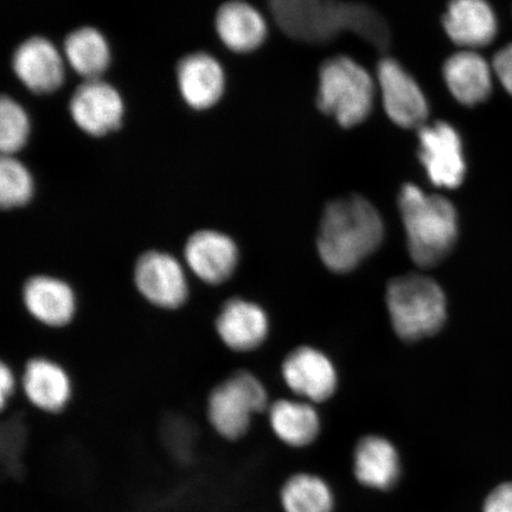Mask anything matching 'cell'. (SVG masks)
<instances>
[{"label": "cell", "instance_id": "21", "mask_svg": "<svg viewBox=\"0 0 512 512\" xmlns=\"http://www.w3.org/2000/svg\"><path fill=\"white\" fill-rule=\"evenodd\" d=\"M354 471L361 484L377 490H388L400 477L399 453L387 439L370 435L356 447Z\"/></svg>", "mask_w": 512, "mask_h": 512}, {"label": "cell", "instance_id": "5", "mask_svg": "<svg viewBox=\"0 0 512 512\" xmlns=\"http://www.w3.org/2000/svg\"><path fill=\"white\" fill-rule=\"evenodd\" d=\"M373 79L360 64L336 56L320 67L317 106L343 127H354L369 117L374 105Z\"/></svg>", "mask_w": 512, "mask_h": 512}, {"label": "cell", "instance_id": "2", "mask_svg": "<svg viewBox=\"0 0 512 512\" xmlns=\"http://www.w3.org/2000/svg\"><path fill=\"white\" fill-rule=\"evenodd\" d=\"M383 235L381 216L366 198H339L324 210L317 240L318 253L331 271L347 273L380 247Z\"/></svg>", "mask_w": 512, "mask_h": 512}, {"label": "cell", "instance_id": "14", "mask_svg": "<svg viewBox=\"0 0 512 512\" xmlns=\"http://www.w3.org/2000/svg\"><path fill=\"white\" fill-rule=\"evenodd\" d=\"M22 299L30 315L49 328L67 326L78 310L73 287L67 281L46 274L25 281Z\"/></svg>", "mask_w": 512, "mask_h": 512}, {"label": "cell", "instance_id": "25", "mask_svg": "<svg viewBox=\"0 0 512 512\" xmlns=\"http://www.w3.org/2000/svg\"><path fill=\"white\" fill-rule=\"evenodd\" d=\"M35 183L29 169L15 156L0 160V204L5 210L21 208L34 197Z\"/></svg>", "mask_w": 512, "mask_h": 512}, {"label": "cell", "instance_id": "16", "mask_svg": "<svg viewBox=\"0 0 512 512\" xmlns=\"http://www.w3.org/2000/svg\"><path fill=\"white\" fill-rule=\"evenodd\" d=\"M283 375L294 393L315 402L331 398L337 386L334 366L322 352L312 348H299L287 356Z\"/></svg>", "mask_w": 512, "mask_h": 512}, {"label": "cell", "instance_id": "24", "mask_svg": "<svg viewBox=\"0 0 512 512\" xmlns=\"http://www.w3.org/2000/svg\"><path fill=\"white\" fill-rule=\"evenodd\" d=\"M281 504L285 512H331L334 496L322 478L299 473L285 483Z\"/></svg>", "mask_w": 512, "mask_h": 512}, {"label": "cell", "instance_id": "6", "mask_svg": "<svg viewBox=\"0 0 512 512\" xmlns=\"http://www.w3.org/2000/svg\"><path fill=\"white\" fill-rule=\"evenodd\" d=\"M266 408L264 384L253 374L241 370L211 390L207 418L217 435L224 440L236 441L247 434L253 415Z\"/></svg>", "mask_w": 512, "mask_h": 512}, {"label": "cell", "instance_id": "1", "mask_svg": "<svg viewBox=\"0 0 512 512\" xmlns=\"http://www.w3.org/2000/svg\"><path fill=\"white\" fill-rule=\"evenodd\" d=\"M278 27L293 40L323 44L352 32L379 51L392 41L389 25L379 11L342 0H268Z\"/></svg>", "mask_w": 512, "mask_h": 512}, {"label": "cell", "instance_id": "29", "mask_svg": "<svg viewBox=\"0 0 512 512\" xmlns=\"http://www.w3.org/2000/svg\"><path fill=\"white\" fill-rule=\"evenodd\" d=\"M16 389V376L6 363L0 367V405L4 409L6 403L12 398Z\"/></svg>", "mask_w": 512, "mask_h": 512}, {"label": "cell", "instance_id": "22", "mask_svg": "<svg viewBox=\"0 0 512 512\" xmlns=\"http://www.w3.org/2000/svg\"><path fill=\"white\" fill-rule=\"evenodd\" d=\"M63 51L69 66L86 80L101 79L110 67V44L98 29L82 27L70 32Z\"/></svg>", "mask_w": 512, "mask_h": 512}, {"label": "cell", "instance_id": "27", "mask_svg": "<svg viewBox=\"0 0 512 512\" xmlns=\"http://www.w3.org/2000/svg\"><path fill=\"white\" fill-rule=\"evenodd\" d=\"M483 512H512V483L499 485L484 503Z\"/></svg>", "mask_w": 512, "mask_h": 512}, {"label": "cell", "instance_id": "9", "mask_svg": "<svg viewBox=\"0 0 512 512\" xmlns=\"http://www.w3.org/2000/svg\"><path fill=\"white\" fill-rule=\"evenodd\" d=\"M384 111L394 124L403 128L426 125L428 102L424 92L401 64L386 57L377 67Z\"/></svg>", "mask_w": 512, "mask_h": 512}, {"label": "cell", "instance_id": "26", "mask_svg": "<svg viewBox=\"0 0 512 512\" xmlns=\"http://www.w3.org/2000/svg\"><path fill=\"white\" fill-rule=\"evenodd\" d=\"M31 132L30 118L21 104L4 95L0 101V150L3 156H15L27 145Z\"/></svg>", "mask_w": 512, "mask_h": 512}, {"label": "cell", "instance_id": "13", "mask_svg": "<svg viewBox=\"0 0 512 512\" xmlns=\"http://www.w3.org/2000/svg\"><path fill=\"white\" fill-rule=\"evenodd\" d=\"M179 93L192 110L214 107L226 88V75L213 55L196 51L184 56L176 69Z\"/></svg>", "mask_w": 512, "mask_h": 512}, {"label": "cell", "instance_id": "20", "mask_svg": "<svg viewBox=\"0 0 512 512\" xmlns=\"http://www.w3.org/2000/svg\"><path fill=\"white\" fill-rule=\"evenodd\" d=\"M491 69L482 56L472 50L460 51L444 66V79L453 98L465 106H476L492 91Z\"/></svg>", "mask_w": 512, "mask_h": 512}, {"label": "cell", "instance_id": "17", "mask_svg": "<svg viewBox=\"0 0 512 512\" xmlns=\"http://www.w3.org/2000/svg\"><path fill=\"white\" fill-rule=\"evenodd\" d=\"M22 386L31 405L48 414H59L72 400V381L59 363L32 358L24 368Z\"/></svg>", "mask_w": 512, "mask_h": 512}, {"label": "cell", "instance_id": "28", "mask_svg": "<svg viewBox=\"0 0 512 512\" xmlns=\"http://www.w3.org/2000/svg\"><path fill=\"white\" fill-rule=\"evenodd\" d=\"M494 70L498 80L512 95V44L498 51L494 60Z\"/></svg>", "mask_w": 512, "mask_h": 512}, {"label": "cell", "instance_id": "11", "mask_svg": "<svg viewBox=\"0 0 512 512\" xmlns=\"http://www.w3.org/2000/svg\"><path fill=\"white\" fill-rule=\"evenodd\" d=\"M238 245L229 235L214 229L197 230L184 245V261L204 284L219 286L238 268Z\"/></svg>", "mask_w": 512, "mask_h": 512}, {"label": "cell", "instance_id": "7", "mask_svg": "<svg viewBox=\"0 0 512 512\" xmlns=\"http://www.w3.org/2000/svg\"><path fill=\"white\" fill-rule=\"evenodd\" d=\"M134 284L152 305L177 310L189 298V283L184 267L174 255L149 251L140 255L133 273Z\"/></svg>", "mask_w": 512, "mask_h": 512}, {"label": "cell", "instance_id": "19", "mask_svg": "<svg viewBox=\"0 0 512 512\" xmlns=\"http://www.w3.org/2000/svg\"><path fill=\"white\" fill-rule=\"evenodd\" d=\"M215 29L220 40L234 53L258 49L267 37V23L254 6L243 0H230L216 12Z\"/></svg>", "mask_w": 512, "mask_h": 512}, {"label": "cell", "instance_id": "15", "mask_svg": "<svg viewBox=\"0 0 512 512\" xmlns=\"http://www.w3.org/2000/svg\"><path fill=\"white\" fill-rule=\"evenodd\" d=\"M217 336L227 348L248 352L259 348L268 334L266 312L258 304L233 298L224 303L215 320Z\"/></svg>", "mask_w": 512, "mask_h": 512}, {"label": "cell", "instance_id": "3", "mask_svg": "<svg viewBox=\"0 0 512 512\" xmlns=\"http://www.w3.org/2000/svg\"><path fill=\"white\" fill-rule=\"evenodd\" d=\"M399 208L411 258L420 267L437 266L458 238L456 208L447 198L425 194L414 184L401 189Z\"/></svg>", "mask_w": 512, "mask_h": 512}, {"label": "cell", "instance_id": "8", "mask_svg": "<svg viewBox=\"0 0 512 512\" xmlns=\"http://www.w3.org/2000/svg\"><path fill=\"white\" fill-rule=\"evenodd\" d=\"M419 158L435 187L456 189L463 183L466 163L462 139L445 121L419 128Z\"/></svg>", "mask_w": 512, "mask_h": 512}, {"label": "cell", "instance_id": "23", "mask_svg": "<svg viewBox=\"0 0 512 512\" xmlns=\"http://www.w3.org/2000/svg\"><path fill=\"white\" fill-rule=\"evenodd\" d=\"M273 432L283 443L293 447L310 445L320 428L315 409L303 402L281 400L270 409Z\"/></svg>", "mask_w": 512, "mask_h": 512}, {"label": "cell", "instance_id": "18", "mask_svg": "<svg viewBox=\"0 0 512 512\" xmlns=\"http://www.w3.org/2000/svg\"><path fill=\"white\" fill-rule=\"evenodd\" d=\"M443 24L448 37L467 49L488 46L497 32L494 10L486 0H451Z\"/></svg>", "mask_w": 512, "mask_h": 512}, {"label": "cell", "instance_id": "4", "mask_svg": "<svg viewBox=\"0 0 512 512\" xmlns=\"http://www.w3.org/2000/svg\"><path fill=\"white\" fill-rule=\"evenodd\" d=\"M387 306L399 337L413 342L438 334L446 322V298L434 280L408 274L390 281Z\"/></svg>", "mask_w": 512, "mask_h": 512}, {"label": "cell", "instance_id": "10", "mask_svg": "<svg viewBox=\"0 0 512 512\" xmlns=\"http://www.w3.org/2000/svg\"><path fill=\"white\" fill-rule=\"evenodd\" d=\"M74 123L92 137H104L123 124L125 105L120 93L110 83L86 80L69 102Z\"/></svg>", "mask_w": 512, "mask_h": 512}, {"label": "cell", "instance_id": "12", "mask_svg": "<svg viewBox=\"0 0 512 512\" xmlns=\"http://www.w3.org/2000/svg\"><path fill=\"white\" fill-rule=\"evenodd\" d=\"M12 69L17 79L30 92L54 93L64 82L63 56L48 38L34 36L19 44L12 56Z\"/></svg>", "mask_w": 512, "mask_h": 512}]
</instances>
